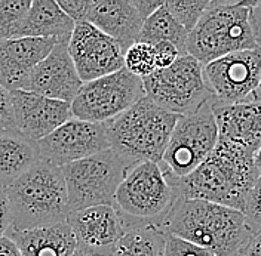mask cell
Segmentation results:
<instances>
[{"mask_svg":"<svg viewBox=\"0 0 261 256\" xmlns=\"http://www.w3.org/2000/svg\"><path fill=\"white\" fill-rule=\"evenodd\" d=\"M177 200L172 174L162 161H144L128 170L116 192L113 206L126 226L137 224L162 226Z\"/></svg>","mask_w":261,"mask_h":256,"instance_id":"obj_6","label":"cell"},{"mask_svg":"<svg viewBox=\"0 0 261 256\" xmlns=\"http://www.w3.org/2000/svg\"><path fill=\"white\" fill-rule=\"evenodd\" d=\"M178 117L146 96L128 111L106 123L110 148L129 169L144 161L161 163Z\"/></svg>","mask_w":261,"mask_h":256,"instance_id":"obj_5","label":"cell"},{"mask_svg":"<svg viewBox=\"0 0 261 256\" xmlns=\"http://www.w3.org/2000/svg\"><path fill=\"white\" fill-rule=\"evenodd\" d=\"M6 190L18 231L67 222L71 213L63 169L43 159Z\"/></svg>","mask_w":261,"mask_h":256,"instance_id":"obj_4","label":"cell"},{"mask_svg":"<svg viewBox=\"0 0 261 256\" xmlns=\"http://www.w3.org/2000/svg\"><path fill=\"white\" fill-rule=\"evenodd\" d=\"M244 256H261V231L252 234L251 240L245 249Z\"/></svg>","mask_w":261,"mask_h":256,"instance_id":"obj_36","label":"cell"},{"mask_svg":"<svg viewBox=\"0 0 261 256\" xmlns=\"http://www.w3.org/2000/svg\"><path fill=\"white\" fill-rule=\"evenodd\" d=\"M257 3L211 0L197 25L189 33L187 53L206 65L233 52L261 48L254 21Z\"/></svg>","mask_w":261,"mask_h":256,"instance_id":"obj_3","label":"cell"},{"mask_svg":"<svg viewBox=\"0 0 261 256\" xmlns=\"http://www.w3.org/2000/svg\"><path fill=\"white\" fill-rule=\"evenodd\" d=\"M254 99L261 101V83H260V86H258V89H257V91H255V94H254Z\"/></svg>","mask_w":261,"mask_h":256,"instance_id":"obj_39","label":"cell"},{"mask_svg":"<svg viewBox=\"0 0 261 256\" xmlns=\"http://www.w3.org/2000/svg\"><path fill=\"white\" fill-rule=\"evenodd\" d=\"M58 40L21 37L0 40V84L8 91H25L30 74L49 53Z\"/></svg>","mask_w":261,"mask_h":256,"instance_id":"obj_17","label":"cell"},{"mask_svg":"<svg viewBox=\"0 0 261 256\" xmlns=\"http://www.w3.org/2000/svg\"><path fill=\"white\" fill-rule=\"evenodd\" d=\"M32 0H0V40L21 39Z\"/></svg>","mask_w":261,"mask_h":256,"instance_id":"obj_25","label":"cell"},{"mask_svg":"<svg viewBox=\"0 0 261 256\" xmlns=\"http://www.w3.org/2000/svg\"><path fill=\"white\" fill-rule=\"evenodd\" d=\"M11 94L15 129L36 143L73 119L71 104L68 102L30 91H14Z\"/></svg>","mask_w":261,"mask_h":256,"instance_id":"obj_15","label":"cell"},{"mask_svg":"<svg viewBox=\"0 0 261 256\" xmlns=\"http://www.w3.org/2000/svg\"><path fill=\"white\" fill-rule=\"evenodd\" d=\"M40 160L39 145L16 129L0 130V187L9 188Z\"/></svg>","mask_w":261,"mask_h":256,"instance_id":"obj_21","label":"cell"},{"mask_svg":"<svg viewBox=\"0 0 261 256\" xmlns=\"http://www.w3.org/2000/svg\"><path fill=\"white\" fill-rule=\"evenodd\" d=\"M74 256H101V255H91V253H83V252H79L76 250V255Z\"/></svg>","mask_w":261,"mask_h":256,"instance_id":"obj_40","label":"cell"},{"mask_svg":"<svg viewBox=\"0 0 261 256\" xmlns=\"http://www.w3.org/2000/svg\"><path fill=\"white\" fill-rule=\"evenodd\" d=\"M15 129L12 94L0 84V130Z\"/></svg>","mask_w":261,"mask_h":256,"instance_id":"obj_31","label":"cell"},{"mask_svg":"<svg viewBox=\"0 0 261 256\" xmlns=\"http://www.w3.org/2000/svg\"><path fill=\"white\" fill-rule=\"evenodd\" d=\"M143 98H146L143 79L122 68L113 74L83 83L71 102V112L81 120L107 123L128 111Z\"/></svg>","mask_w":261,"mask_h":256,"instance_id":"obj_10","label":"cell"},{"mask_svg":"<svg viewBox=\"0 0 261 256\" xmlns=\"http://www.w3.org/2000/svg\"><path fill=\"white\" fill-rule=\"evenodd\" d=\"M83 81L68 52V40L58 42L48 56L32 71L25 91L71 104Z\"/></svg>","mask_w":261,"mask_h":256,"instance_id":"obj_16","label":"cell"},{"mask_svg":"<svg viewBox=\"0 0 261 256\" xmlns=\"http://www.w3.org/2000/svg\"><path fill=\"white\" fill-rule=\"evenodd\" d=\"M212 104L214 99L195 112L178 117L162 159L163 166L172 176L190 175L215 150L220 132Z\"/></svg>","mask_w":261,"mask_h":256,"instance_id":"obj_9","label":"cell"},{"mask_svg":"<svg viewBox=\"0 0 261 256\" xmlns=\"http://www.w3.org/2000/svg\"><path fill=\"white\" fill-rule=\"evenodd\" d=\"M163 256H217L212 252L196 246L190 241L182 240L179 237L166 234L165 240V249H163Z\"/></svg>","mask_w":261,"mask_h":256,"instance_id":"obj_29","label":"cell"},{"mask_svg":"<svg viewBox=\"0 0 261 256\" xmlns=\"http://www.w3.org/2000/svg\"><path fill=\"white\" fill-rule=\"evenodd\" d=\"M260 172L255 154L220 139L210 157L184 178L172 176L178 198L202 200L244 212L246 197Z\"/></svg>","mask_w":261,"mask_h":256,"instance_id":"obj_1","label":"cell"},{"mask_svg":"<svg viewBox=\"0 0 261 256\" xmlns=\"http://www.w3.org/2000/svg\"><path fill=\"white\" fill-rule=\"evenodd\" d=\"M210 5H211V0H195V2L171 0V2H165V6L168 8V11L189 33L197 25V22L203 16L205 11L210 8Z\"/></svg>","mask_w":261,"mask_h":256,"instance_id":"obj_27","label":"cell"},{"mask_svg":"<svg viewBox=\"0 0 261 256\" xmlns=\"http://www.w3.org/2000/svg\"><path fill=\"white\" fill-rule=\"evenodd\" d=\"M255 166H257V170L260 172L261 175V147L260 150L255 153Z\"/></svg>","mask_w":261,"mask_h":256,"instance_id":"obj_38","label":"cell"},{"mask_svg":"<svg viewBox=\"0 0 261 256\" xmlns=\"http://www.w3.org/2000/svg\"><path fill=\"white\" fill-rule=\"evenodd\" d=\"M77 250L91 255L110 256L114 244L125 234L126 225L114 206H92L68 215Z\"/></svg>","mask_w":261,"mask_h":256,"instance_id":"obj_14","label":"cell"},{"mask_svg":"<svg viewBox=\"0 0 261 256\" xmlns=\"http://www.w3.org/2000/svg\"><path fill=\"white\" fill-rule=\"evenodd\" d=\"M187 37L189 32L172 16L163 3V6H161L153 15H150L144 21L137 42L147 43L150 46H154L161 42H169L186 55Z\"/></svg>","mask_w":261,"mask_h":256,"instance_id":"obj_24","label":"cell"},{"mask_svg":"<svg viewBox=\"0 0 261 256\" xmlns=\"http://www.w3.org/2000/svg\"><path fill=\"white\" fill-rule=\"evenodd\" d=\"M143 83L148 99L177 116L192 114L212 99L203 79V65L189 53L169 68L156 70Z\"/></svg>","mask_w":261,"mask_h":256,"instance_id":"obj_8","label":"cell"},{"mask_svg":"<svg viewBox=\"0 0 261 256\" xmlns=\"http://www.w3.org/2000/svg\"><path fill=\"white\" fill-rule=\"evenodd\" d=\"M162 228L166 234L190 241L217 256H244L254 234L244 212L186 198L175 202Z\"/></svg>","mask_w":261,"mask_h":256,"instance_id":"obj_2","label":"cell"},{"mask_svg":"<svg viewBox=\"0 0 261 256\" xmlns=\"http://www.w3.org/2000/svg\"><path fill=\"white\" fill-rule=\"evenodd\" d=\"M58 5L74 22H82L86 19L91 0H60Z\"/></svg>","mask_w":261,"mask_h":256,"instance_id":"obj_32","label":"cell"},{"mask_svg":"<svg viewBox=\"0 0 261 256\" xmlns=\"http://www.w3.org/2000/svg\"><path fill=\"white\" fill-rule=\"evenodd\" d=\"M61 169L71 212L92 206H113L116 192L129 170L125 160L112 148Z\"/></svg>","mask_w":261,"mask_h":256,"instance_id":"obj_7","label":"cell"},{"mask_svg":"<svg viewBox=\"0 0 261 256\" xmlns=\"http://www.w3.org/2000/svg\"><path fill=\"white\" fill-rule=\"evenodd\" d=\"M0 256H22L19 247L9 236L0 237Z\"/></svg>","mask_w":261,"mask_h":256,"instance_id":"obj_35","label":"cell"},{"mask_svg":"<svg viewBox=\"0 0 261 256\" xmlns=\"http://www.w3.org/2000/svg\"><path fill=\"white\" fill-rule=\"evenodd\" d=\"M85 21L114 39L123 52L137 43L144 24L132 0H91Z\"/></svg>","mask_w":261,"mask_h":256,"instance_id":"obj_18","label":"cell"},{"mask_svg":"<svg viewBox=\"0 0 261 256\" xmlns=\"http://www.w3.org/2000/svg\"><path fill=\"white\" fill-rule=\"evenodd\" d=\"M154 49V61H156V68L158 70H165L169 68L171 65L175 64V61L184 53L179 50L175 45L169 42H161L153 46Z\"/></svg>","mask_w":261,"mask_h":256,"instance_id":"obj_30","label":"cell"},{"mask_svg":"<svg viewBox=\"0 0 261 256\" xmlns=\"http://www.w3.org/2000/svg\"><path fill=\"white\" fill-rule=\"evenodd\" d=\"M40 159L58 167L92 157L110 148L106 123L70 119L39 143Z\"/></svg>","mask_w":261,"mask_h":256,"instance_id":"obj_12","label":"cell"},{"mask_svg":"<svg viewBox=\"0 0 261 256\" xmlns=\"http://www.w3.org/2000/svg\"><path fill=\"white\" fill-rule=\"evenodd\" d=\"M76 22L65 14L55 0H33L24 21L21 37L70 40Z\"/></svg>","mask_w":261,"mask_h":256,"instance_id":"obj_22","label":"cell"},{"mask_svg":"<svg viewBox=\"0 0 261 256\" xmlns=\"http://www.w3.org/2000/svg\"><path fill=\"white\" fill-rule=\"evenodd\" d=\"M254 21H255V29H257V36H258V43L261 46V2L257 3L254 8Z\"/></svg>","mask_w":261,"mask_h":256,"instance_id":"obj_37","label":"cell"},{"mask_svg":"<svg viewBox=\"0 0 261 256\" xmlns=\"http://www.w3.org/2000/svg\"><path fill=\"white\" fill-rule=\"evenodd\" d=\"M165 240L166 233L159 225H129L110 256H163Z\"/></svg>","mask_w":261,"mask_h":256,"instance_id":"obj_23","label":"cell"},{"mask_svg":"<svg viewBox=\"0 0 261 256\" xmlns=\"http://www.w3.org/2000/svg\"><path fill=\"white\" fill-rule=\"evenodd\" d=\"M244 215L252 233L261 231V175L255 179L251 191L246 197Z\"/></svg>","mask_w":261,"mask_h":256,"instance_id":"obj_28","label":"cell"},{"mask_svg":"<svg viewBox=\"0 0 261 256\" xmlns=\"http://www.w3.org/2000/svg\"><path fill=\"white\" fill-rule=\"evenodd\" d=\"M203 79L217 104L252 99L261 83V48L233 52L203 65Z\"/></svg>","mask_w":261,"mask_h":256,"instance_id":"obj_11","label":"cell"},{"mask_svg":"<svg viewBox=\"0 0 261 256\" xmlns=\"http://www.w3.org/2000/svg\"><path fill=\"white\" fill-rule=\"evenodd\" d=\"M125 68L140 79L151 76L158 68L153 46L137 42L125 52Z\"/></svg>","mask_w":261,"mask_h":256,"instance_id":"obj_26","label":"cell"},{"mask_svg":"<svg viewBox=\"0 0 261 256\" xmlns=\"http://www.w3.org/2000/svg\"><path fill=\"white\" fill-rule=\"evenodd\" d=\"M19 247L22 256H74L77 243L67 222L18 231L12 226L6 233Z\"/></svg>","mask_w":261,"mask_h":256,"instance_id":"obj_20","label":"cell"},{"mask_svg":"<svg viewBox=\"0 0 261 256\" xmlns=\"http://www.w3.org/2000/svg\"><path fill=\"white\" fill-rule=\"evenodd\" d=\"M68 52L83 83L125 68V52L120 45L86 21L76 22L68 40Z\"/></svg>","mask_w":261,"mask_h":256,"instance_id":"obj_13","label":"cell"},{"mask_svg":"<svg viewBox=\"0 0 261 256\" xmlns=\"http://www.w3.org/2000/svg\"><path fill=\"white\" fill-rule=\"evenodd\" d=\"M132 2H134V6L137 8L138 14L144 21L150 15H153L165 3V2H156V0H132Z\"/></svg>","mask_w":261,"mask_h":256,"instance_id":"obj_34","label":"cell"},{"mask_svg":"<svg viewBox=\"0 0 261 256\" xmlns=\"http://www.w3.org/2000/svg\"><path fill=\"white\" fill-rule=\"evenodd\" d=\"M12 226V209L8 190L0 187V237L6 236L9 228Z\"/></svg>","mask_w":261,"mask_h":256,"instance_id":"obj_33","label":"cell"},{"mask_svg":"<svg viewBox=\"0 0 261 256\" xmlns=\"http://www.w3.org/2000/svg\"><path fill=\"white\" fill-rule=\"evenodd\" d=\"M220 139L242 145L254 154L261 147V101L249 99L239 104H212Z\"/></svg>","mask_w":261,"mask_h":256,"instance_id":"obj_19","label":"cell"}]
</instances>
